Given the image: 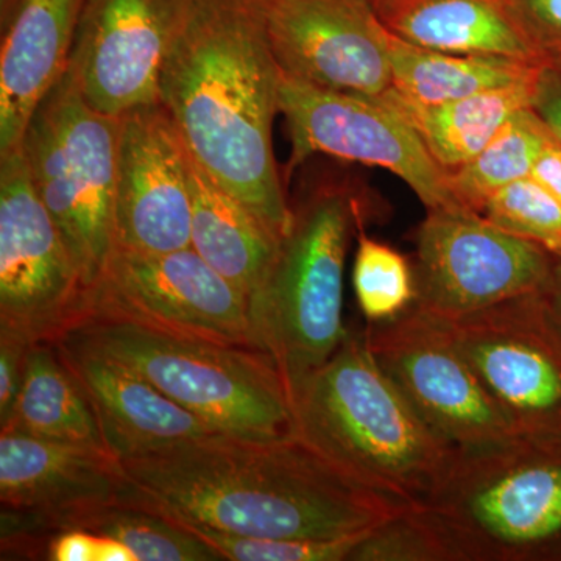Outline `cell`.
<instances>
[{"mask_svg": "<svg viewBox=\"0 0 561 561\" xmlns=\"http://www.w3.org/2000/svg\"><path fill=\"white\" fill-rule=\"evenodd\" d=\"M119 463L122 502L247 537L345 540L411 508L354 481L294 434L216 432Z\"/></svg>", "mask_w": 561, "mask_h": 561, "instance_id": "cell-1", "label": "cell"}, {"mask_svg": "<svg viewBox=\"0 0 561 561\" xmlns=\"http://www.w3.org/2000/svg\"><path fill=\"white\" fill-rule=\"evenodd\" d=\"M280 70L265 0H194L160 77V98L187 150L276 236L289 230L273 121Z\"/></svg>", "mask_w": 561, "mask_h": 561, "instance_id": "cell-2", "label": "cell"}, {"mask_svg": "<svg viewBox=\"0 0 561 561\" xmlns=\"http://www.w3.org/2000/svg\"><path fill=\"white\" fill-rule=\"evenodd\" d=\"M291 434L368 489L426 507L456 449L421 419L368 343L350 328L341 348L291 394Z\"/></svg>", "mask_w": 561, "mask_h": 561, "instance_id": "cell-3", "label": "cell"}, {"mask_svg": "<svg viewBox=\"0 0 561 561\" xmlns=\"http://www.w3.org/2000/svg\"><path fill=\"white\" fill-rule=\"evenodd\" d=\"M370 216V201L356 184H313L291 206L289 230L250 297L254 346L278 368L289 398L348 335L343 323L346 254L354 232Z\"/></svg>", "mask_w": 561, "mask_h": 561, "instance_id": "cell-4", "label": "cell"}, {"mask_svg": "<svg viewBox=\"0 0 561 561\" xmlns=\"http://www.w3.org/2000/svg\"><path fill=\"white\" fill-rule=\"evenodd\" d=\"M423 511L454 561H561V440L457 448Z\"/></svg>", "mask_w": 561, "mask_h": 561, "instance_id": "cell-5", "label": "cell"}, {"mask_svg": "<svg viewBox=\"0 0 561 561\" xmlns=\"http://www.w3.org/2000/svg\"><path fill=\"white\" fill-rule=\"evenodd\" d=\"M65 335L124 362L213 430L247 437L291 434L289 391L260 350L176 337L108 316L84 317Z\"/></svg>", "mask_w": 561, "mask_h": 561, "instance_id": "cell-6", "label": "cell"}, {"mask_svg": "<svg viewBox=\"0 0 561 561\" xmlns=\"http://www.w3.org/2000/svg\"><path fill=\"white\" fill-rule=\"evenodd\" d=\"M119 133L121 117L92 108L66 70L41 99L21 140L36 194L88 287L114 251Z\"/></svg>", "mask_w": 561, "mask_h": 561, "instance_id": "cell-7", "label": "cell"}, {"mask_svg": "<svg viewBox=\"0 0 561 561\" xmlns=\"http://www.w3.org/2000/svg\"><path fill=\"white\" fill-rule=\"evenodd\" d=\"M124 474L103 449L0 431L2 560H47L55 535L121 501Z\"/></svg>", "mask_w": 561, "mask_h": 561, "instance_id": "cell-8", "label": "cell"}, {"mask_svg": "<svg viewBox=\"0 0 561 561\" xmlns=\"http://www.w3.org/2000/svg\"><path fill=\"white\" fill-rule=\"evenodd\" d=\"M88 290L33 186L22 146L0 153V330L36 345L76 327Z\"/></svg>", "mask_w": 561, "mask_h": 561, "instance_id": "cell-9", "label": "cell"}, {"mask_svg": "<svg viewBox=\"0 0 561 561\" xmlns=\"http://www.w3.org/2000/svg\"><path fill=\"white\" fill-rule=\"evenodd\" d=\"M556 260L540 243L502 230L463 206L427 209L415 231V305L459 320L538 294Z\"/></svg>", "mask_w": 561, "mask_h": 561, "instance_id": "cell-10", "label": "cell"}, {"mask_svg": "<svg viewBox=\"0 0 561 561\" xmlns=\"http://www.w3.org/2000/svg\"><path fill=\"white\" fill-rule=\"evenodd\" d=\"M88 316L116 317L176 337L257 350L249 298L192 247L160 254L114 250L101 278L88 290L80 320Z\"/></svg>", "mask_w": 561, "mask_h": 561, "instance_id": "cell-11", "label": "cell"}, {"mask_svg": "<svg viewBox=\"0 0 561 561\" xmlns=\"http://www.w3.org/2000/svg\"><path fill=\"white\" fill-rule=\"evenodd\" d=\"M279 113L286 117L291 144L286 176L312 154L327 153L386 169L409 184L426 209L460 206L445 169L411 122L381 99L321 90L283 76Z\"/></svg>", "mask_w": 561, "mask_h": 561, "instance_id": "cell-12", "label": "cell"}, {"mask_svg": "<svg viewBox=\"0 0 561 561\" xmlns=\"http://www.w3.org/2000/svg\"><path fill=\"white\" fill-rule=\"evenodd\" d=\"M449 323L465 359L516 434L561 440V328L540 295Z\"/></svg>", "mask_w": 561, "mask_h": 561, "instance_id": "cell-13", "label": "cell"}, {"mask_svg": "<svg viewBox=\"0 0 561 561\" xmlns=\"http://www.w3.org/2000/svg\"><path fill=\"white\" fill-rule=\"evenodd\" d=\"M365 331L382 370L454 448L490 445L516 434L465 359L449 320L413 305L400 319L368 324Z\"/></svg>", "mask_w": 561, "mask_h": 561, "instance_id": "cell-14", "label": "cell"}, {"mask_svg": "<svg viewBox=\"0 0 561 561\" xmlns=\"http://www.w3.org/2000/svg\"><path fill=\"white\" fill-rule=\"evenodd\" d=\"M194 0H84L68 72L92 108L121 117L160 98Z\"/></svg>", "mask_w": 561, "mask_h": 561, "instance_id": "cell-15", "label": "cell"}, {"mask_svg": "<svg viewBox=\"0 0 561 561\" xmlns=\"http://www.w3.org/2000/svg\"><path fill=\"white\" fill-rule=\"evenodd\" d=\"M265 25L287 79L362 98L390 91L391 35L371 0H265Z\"/></svg>", "mask_w": 561, "mask_h": 561, "instance_id": "cell-16", "label": "cell"}, {"mask_svg": "<svg viewBox=\"0 0 561 561\" xmlns=\"http://www.w3.org/2000/svg\"><path fill=\"white\" fill-rule=\"evenodd\" d=\"M186 153V144L160 101L121 116L114 250L160 254L190 249Z\"/></svg>", "mask_w": 561, "mask_h": 561, "instance_id": "cell-17", "label": "cell"}, {"mask_svg": "<svg viewBox=\"0 0 561 561\" xmlns=\"http://www.w3.org/2000/svg\"><path fill=\"white\" fill-rule=\"evenodd\" d=\"M57 343L90 398L106 449L117 460L138 459L219 432L116 357L72 335Z\"/></svg>", "mask_w": 561, "mask_h": 561, "instance_id": "cell-18", "label": "cell"}, {"mask_svg": "<svg viewBox=\"0 0 561 561\" xmlns=\"http://www.w3.org/2000/svg\"><path fill=\"white\" fill-rule=\"evenodd\" d=\"M84 0L0 7V153L20 146L33 111L68 70Z\"/></svg>", "mask_w": 561, "mask_h": 561, "instance_id": "cell-19", "label": "cell"}, {"mask_svg": "<svg viewBox=\"0 0 561 561\" xmlns=\"http://www.w3.org/2000/svg\"><path fill=\"white\" fill-rule=\"evenodd\" d=\"M186 162L192 203L191 247L250 301L275 260L280 238L225 190L190 150Z\"/></svg>", "mask_w": 561, "mask_h": 561, "instance_id": "cell-20", "label": "cell"}, {"mask_svg": "<svg viewBox=\"0 0 561 561\" xmlns=\"http://www.w3.org/2000/svg\"><path fill=\"white\" fill-rule=\"evenodd\" d=\"M394 38L424 49L540 62L505 0H371ZM541 66V65H540Z\"/></svg>", "mask_w": 561, "mask_h": 561, "instance_id": "cell-21", "label": "cell"}, {"mask_svg": "<svg viewBox=\"0 0 561 561\" xmlns=\"http://www.w3.org/2000/svg\"><path fill=\"white\" fill-rule=\"evenodd\" d=\"M0 431L108 453L90 398L57 342L32 346L13 411Z\"/></svg>", "mask_w": 561, "mask_h": 561, "instance_id": "cell-22", "label": "cell"}, {"mask_svg": "<svg viewBox=\"0 0 561 561\" xmlns=\"http://www.w3.org/2000/svg\"><path fill=\"white\" fill-rule=\"evenodd\" d=\"M537 81L435 106L416 105L393 91L386 92L381 101L411 122L432 158L449 172L481 153L516 113L531 106Z\"/></svg>", "mask_w": 561, "mask_h": 561, "instance_id": "cell-23", "label": "cell"}, {"mask_svg": "<svg viewBox=\"0 0 561 561\" xmlns=\"http://www.w3.org/2000/svg\"><path fill=\"white\" fill-rule=\"evenodd\" d=\"M391 35V33H390ZM391 88L416 105H443L479 92L537 80L542 66L490 55H461L424 49L390 39Z\"/></svg>", "mask_w": 561, "mask_h": 561, "instance_id": "cell-24", "label": "cell"}, {"mask_svg": "<svg viewBox=\"0 0 561 561\" xmlns=\"http://www.w3.org/2000/svg\"><path fill=\"white\" fill-rule=\"evenodd\" d=\"M552 138L531 106L519 111L481 153L446 172L453 197L463 208L481 214L494 194L516 181L529 179L535 162Z\"/></svg>", "mask_w": 561, "mask_h": 561, "instance_id": "cell-25", "label": "cell"}, {"mask_svg": "<svg viewBox=\"0 0 561 561\" xmlns=\"http://www.w3.org/2000/svg\"><path fill=\"white\" fill-rule=\"evenodd\" d=\"M80 530L116 538L138 561H217L219 553L160 513L117 502L95 513Z\"/></svg>", "mask_w": 561, "mask_h": 561, "instance_id": "cell-26", "label": "cell"}, {"mask_svg": "<svg viewBox=\"0 0 561 561\" xmlns=\"http://www.w3.org/2000/svg\"><path fill=\"white\" fill-rule=\"evenodd\" d=\"M353 287L362 316L368 324L389 323L415 305L412 261L393 247L357 232Z\"/></svg>", "mask_w": 561, "mask_h": 561, "instance_id": "cell-27", "label": "cell"}, {"mask_svg": "<svg viewBox=\"0 0 561 561\" xmlns=\"http://www.w3.org/2000/svg\"><path fill=\"white\" fill-rule=\"evenodd\" d=\"M482 216L561 256V202L531 176L494 194Z\"/></svg>", "mask_w": 561, "mask_h": 561, "instance_id": "cell-28", "label": "cell"}, {"mask_svg": "<svg viewBox=\"0 0 561 561\" xmlns=\"http://www.w3.org/2000/svg\"><path fill=\"white\" fill-rule=\"evenodd\" d=\"M169 519L213 548L221 560L231 561H348L357 542L371 531L335 541L273 540L210 529L183 519Z\"/></svg>", "mask_w": 561, "mask_h": 561, "instance_id": "cell-29", "label": "cell"}, {"mask_svg": "<svg viewBox=\"0 0 561 561\" xmlns=\"http://www.w3.org/2000/svg\"><path fill=\"white\" fill-rule=\"evenodd\" d=\"M348 561H454L423 508H405L365 535Z\"/></svg>", "mask_w": 561, "mask_h": 561, "instance_id": "cell-30", "label": "cell"}, {"mask_svg": "<svg viewBox=\"0 0 561 561\" xmlns=\"http://www.w3.org/2000/svg\"><path fill=\"white\" fill-rule=\"evenodd\" d=\"M505 5L542 68L561 69V0H505Z\"/></svg>", "mask_w": 561, "mask_h": 561, "instance_id": "cell-31", "label": "cell"}, {"mask_svg": "<svg viewBox=\"0 0 561 561\" xmlns=\"http://www.w3.org/2000/svg\"><path fill=\"white\" fill-rule=\"evenodd\" d=\"M32 346L16 332L0 330V426L13 411Z\"/></svg>", "mask_w": 561, "mask_h": 561, "instance_id": "cell-32", "label": "cell"}, {"mask_svg": "<svg viewBox=\"0 0 561 561\" xmlns=\"http://www.w3.org/2000/svg\"><path fill=\"white\" fill-rule=\"evenodd\" d=\"M531 110L545 122L553 139L561 146V69L542 68Z\"/></svg>", "mask_w": 561, "mask_h": 561, "instance_id": "cell-33", "label": "cell"}, {"mask_svg": "<svg viewBox=\"0 0 561 561\" xmlns=\"http://www.w3.org/2000/svg\"><path fill=\"white\" fill-rule=\"evenodd\" d=\"M99 535L88 530H66L55 535L47 561H98Z\"/></svg>", "mask_w": 561, "mask_h": 561, "instance_id": "cell-34", "label": "cell"}, {"mask_svg": "<svg viewBox=\"0 0 561 561\" xmlns=\"http://www.w3.org/2000/svg\"><path fill=\"white\" fill-rule=\"evenodd\" d=\"M530 176L561 202V146L556 139L542 149Z\"/></svg>", "mask_w": 561, "mask_h": 561, "instance_id": "cell-35", "label": "cell"}, {"mask_svg": "<svg viewBox=\"0 0 561 561\" xmlns=\"http://www.w3.org/2000/svg\"><path fill=\"white\" fill-rule=\"evenodd\" d=\"M541 301L557 324L561 328V256H557L549 279L546 280L542 289L538 291Z\"/></svg>", "mask_w": 561, "mask_h": 561, "instance_id": "cell-36", "label": "cell"}, {"mask_svg": "<svg viewBox=\"0 0 561 561\" xmlns=\"http://www.w3.org/2000/svg\"><path fill=\"white\" fill-rule=\"evenodd\" d=\"M98 561H138V557L116 538L99 535Z\"/></svg>", "mask_w": 561, "mask_h": 561, "instance_id": "cell-37", "label": "cell"}, {"mask_svg": "<svg viewBox=\"0 0 561 561\" xmlns=\"http://www.w3.org/2000/svg\"><path fill=\"white\" fill-rule=\"evenodd\" d=\"M9 2L10 0H0V7L7 5Z\"/></svg>", "mask_w": 561, "mask_h": 561, "instance_id": "cell-38", "label": "cell"}]
</instances>
